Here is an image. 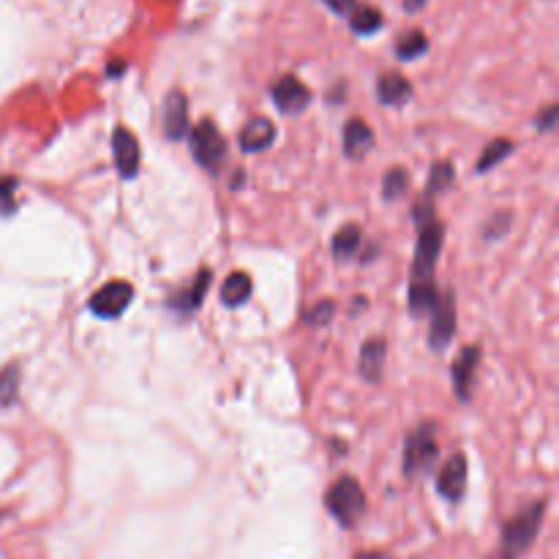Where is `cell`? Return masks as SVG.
Listing matches in <instances>:
<instances>
[{"instance_id": "9", "label": "cell", "mask_w": 559, "mask_h": 559, "mask_svg": "<svg viewBox=\"0 0 559 559\" xmlns=\"http://www.w3.org/2000/svg\"><path fill=\"white\" fill-rule=\"evenodd\" d=\"M112 156L120 178L131 180L140 173V142L126 126H115L112 131Z\"/></svg>"}, {"instance_id": "25", "label": "cell", "mask_w": 559, "mask_h": 559, "mask_svg": "<svg viewBox=\"0 0 559 559\" xmlns=\"http://www.w3.org/2000/svg\"><path fill=\"white\" fill-rule=\"evenodd\" d=\"M453 180H456V169H453V164L451 162H437L435 169H431V178H429V183H426L424 191H426V194L437 197L440 191L451 189Z\"/></svg>"}, {"instance_id": "5", "label": "cell", "mask_w": 559, "mask_h": 559, "mask_svg": "<svg viewBox=\"0 0 559 559\" xmlns=\"http://www.w3.org/2000/svg\"><path fill=\"white\" fill-rule=\"evenodd\" d=\"M437 453H440V442H437V426L435 424H420L413 435L404 442V462L402 473L404 478H418L420 473L431 467L437 462Z\"/></svg>"}, {"instance_id": "4", "label": "cell", "mask_w": 559, "mask_h": 559, "mask_svg": "<svg viewBox=\"0 0 559 559\" xmlns=\"http://www.w3.org/2000/svg\"><path fill=\"white\" fill-rule=\"evenodd\" d=\"M186 136L191 142V153H194L197 164L216 175L227 162V140L218 131V126L213 120H202V123L191 126Z\"/></svg>"}, {"instance_id": "21", "label": "cell", "mask_w": 559, "mask_h": 559, "mask_svg": "<svg viewBox=\"0 0 559 559\" xmlns=\"http://www.w3.org/2000/svg\"><path fill=\"white\" fill-rule=\"evenodd\" d=\"M382 14L377 9H371V5H355L353 11H349V27H353V33H358V36H371V33H377L382 27Z\"/></svg>"}, {"instance_id": "16", "label": "cell", "mask_w": 559, "mask_h": 559, "mask_svg": "<svg viewBox=\"0 0 559 559\" xmlns=\"http://www.w3.org/2000/svg\"><path fill=\"white\" fill-rule=\"evenodd\" d=\"M377 98H380V104H385V107H402L404 102L413 98V82L404 74H399V71H388V74H382L380 82H377Z\"/></svg>"}, {"instance_id": "19", "label": "cell", "mask_w": 559, "mask_h": 559, "mask_svg": "<svg viewBox=\"0 0 559 559\" xmlns=\"http://www.w3.org/2000/svg\"><path fill=\"white\" fill-rule=\"evenodd\" d=\"M20 385H22V366L16 364H5L0 369V407L9 409L20 402Z\"/></svg>"}, {"instance_id": "33", "label": "cell", "mask_w": 559, "mask_h": 559, "mask_svg": "<svg viewBox=\"0 0 559 559\" xmlns=\"http://www.w3.org/2000/svg\"><path fill=\"white\" fill-rule=\"evenodd\" d=\"M120 71H126V63H112V66H109V74H120Z\"/></svg>"}, {"instance_id": "8", "label": "cell", "mask_w": 559, "mask_h": 559, "mask_svg": "<svg viewBox=\"0 0 559 559\" xmlns=\"http://www.w3.org/2000/svg\"><path fill=\"white\" fill-rule=\"evenodd\" d=\"M271 96L284 115H298L311 104V91L298 80V76H293V74H287V76H282V80L273 82Z\"/></svg>"}, {"instance_id": "14", "label": "cell", "mask_w": 559, "mask_h": 559, "mask_svg": "<svg viewBox=\"0 0 559 559\" xmlns=\"http://www.w3.org/2000/svg\"><path fill=\"white\" fill-rule=\"evenodd\" d=\"M240 151L243 153H262L276 142V126H273L271 118H251L249 123L243 126L238 136Z\"/></svg>"}, {"instance_id": "10", "label": "cell", "mask_w": 559, "mask_h": 559, "mask_svg": "<svg viewBox=\"0 0 559 559\" xmlns=\"http://www.w3.org/2000/svg\"><path fill=\"white\" fill-rule=\"evenodd\" d=\"M480 347L478 344H469V347L462 349L456 360H453V388H456V396L459 402H469L473 399V388H475V374H478V366H480Z\"/></svg>"}, {"instance_id": "17", "label": "cell", "mask_w": 559, "mask_h": 559, "mask_svg": "<svg viewBox=\"0 0 559 559\" xmlns=\"http://www.w3.org/2000/svg\"><path fill=\"white\" fill-rule=\"evenodd\" d=\"M371 147H374V131L366 120L353 118L344 126V153L349 158H364L369 156Z\"/></svg>"}, {"instance_id": "3", "label": "cell", "mask_w": 559, "mask_h": 559, "mask_svg": "<svg viewBox=\"0 0 559 559\" xmlns=\"http://www.w3.org/2000/svg\"><path fill=\"white\" fill-rule=\"evenodd\" d=\"M325 508L344 530H353L366 513V495L364 486L353 478V475H342L336 484L328 489Z\"/></svg>"}, {"instance_id": "7", "label": "cell", "mask_w": 559, "mask_h": 559, "mask_svg": "<svg viewBox=\"0 0 559 559\" xmlns=\"http://www.w3.org/2000/svg\"><path fill=\"white\" fill-rule=\"evenodd\" d=\"M453 336H456V298H453V293H445L431 309L429 344L437 353H442L453 342Z\"/></svg>"}, {"instance_id": "32", "label": "cell", "mask_w": 559, "mask_h": 559, "mask_svg": "<svg viewBox=\"0 0 559 559\" xmlns=\"http://www.w3.org/2000/svg\"><path fill=\"white\" fill-rule=\"evenodd\" d=\"M426 5V0H404V9L407 11H420Z\"/></svg>"}, {"instance_id": "18", "label": "cell", "mask_w": 559, "mask_h": 559, "mask_svg": "<svg viewBox=\"0 0 559 559\" xmlns=\"http://www.w3.org/2000/svg\"><path fill=\"white\" fill-rule=\"evenodd\" d=\"M251 289H254V284H251L249 273H243V271L229 273L227 282H224V287H222L224 306H229V309H238V306H243L246 300L251 298Z\"/></svg>"}, {"instance_id": "13", "label": "cell", "mask_w": 559, "mask_h": 559, "mask_svg": "<svg viewBox=\"0 0 559 559\" xmlns=\"http://www.w3.org/2000/svg\"><path fill=\"white\" fill-rule=\"evenodd\" d=\"M211 278H213L211 271H200V273H197V278L189 284V287H183V289H180V293H175L173 298L167 300L169 309L178 311L180 317H191V314H194V311L202 306V300H205L207 287H211Z\"/></svg>"}, {"instance_id": "29", "label": "cell", "mask_w": 559, "mask_h": 559, "mask_svg": "<svg viewBox=\"0 0 559 559\" xmlns=\"http://www.w3.org/2000/svg\"><path fill=\"white\" fill-rule=\"evenodd\" d=\"M557 118H559V107L557 104H549V107L544 109V112L535 118V129L538 131H551L557 126Z\"/></svg>"}, {"instance_id": "1", "label": "cell", "mask_w": 559, "mask_h": 559, "mask_svg": "<svg viewBox=\"0 0 559 559\" xmlns=\"http://www.w3.org/2000/svg\"><path fill=\"white\" fill-rule=\"evenodd\" d=\"M435 200L437 197L426 194L424 191V197H420L413 207L415 224H418V246H415L407 304L415 317L431 314L437 298H440L435 284V273H437V262H440L442 240H445V224L437 218Z\"/></svg>"}, {"instance_id": "28", "label": "cell", "mask_w": 559, "mask_h": 559, "mask_svg": "<svg viewBox=\"0 0 559 559\" xmlns=\"http://www.w3.org/2000/svg\"><path fill=\"white\" fill-rule=\"evenodd\" d=\"M508 227H511V213H497L489 222V227H486V240L502 238L508 233Z\"/></svg>"}, {"instance_id": "11", "label": "cell", "mask_w": 559, "mask_h": 559, "mask_svg": "<svg viewBox=\"0 0 559 559\" xmlns=\"http://www.w3.org/2000/svg\"><path fill=\"white\" fill-rule=\"evenodd\" d=\"M437 491L445 497L448 502H459L467 495V456L464 453H453L445 462V467L437 475Z\"/></svg>"}, {"instance_id": "12", "label": "cell", "mask_w": 559, "mask_h": 559, "mask_svg": "<svg viewBox=\"0 0 559 559\" xmlns=\"http://www.w3.org/2000/svg\"><path fill=\"white\" fill-rule=\"evenodd\" d=\"M189 98L183 91H169L164 98V136L173 142L189 134Z\"/></svg>"}, {"instance_id": "23", "label": "cell", "mask_w": 559, "mask_h": 559, "mask_svg": "<svg viewBox=\"0 0 559 559\" xmlns=\"http://www.w3.org/2000/svg\"><path fill=\"white\" fill-rule=\"evenodd\" d=\"M513 151H516V147H513L511 140L489 142V145L484 147V156H480V162H478V173L484 175V173H489V169H495L497 164L506 162Z\"/></svg>"}, {"instance_id": "31", "label": "cell", "mask_w": 559, "mask_h": 559, "mask_svg": "<svg viewBox=\"0 0 559 559\" xmlns=\"http://www.w3.org/2000/svg\"><path fill=\"white\" fill-rule=\"evenodd\" d=\"M355 559H396V557H391L388 551H358Z\"/></svg>"}, {"instance_id": "20", "label": "cell", "mask_w": 559, "mask_h": 559, "mask_svg": "<svg viewBox=\"0 0 559 559\" xmlns=\"http://www.w3.org/2000/svg\"><path fill=\"white\" fill-rule=\"evenodd\" d=\"M360 243H364V229L358 224H344L336 235H333V254L338 260H349V257L358 254Z\"/></svg>"}, {"instance_id": "30", "label": "cell", "mask_w": 559, "mask_h": 559, "mask_svg": "<svg viewBox=\"0 0 559 559\" xmlns=\"http://www.w3.org/2000/svg\"><path fill=\"white\" fill-rule=\"evenodd\" d=\"M325 5L333 11V14L349 16V11H353L358 3H355V0H325Z\"/></svg>"}, {"instance_id": "24", "label": "cell", "mask_w": 559, "mask_h": 559, "mask_svg": "<svg viewBox=\"0 0 559 559\" xmlns=\"http://www.w3.org/2000/svg\"><path fill=\"white\" fill-rule=\"evenodd\" d=\"M426 49H429V38H426L420 31L404 33V36H399V41H396V55L402 60L420 58V55H424Z\"/></svg>"}, {"instance_id": "2", "label": "cell", "mask_w": 559, "mask_h": 559, "mask_svg": "<svg viewBox=\"0 0 559 559\" xmlns=\"http://www.w3.org/2000/svg\"><path fill=\"white\" fill-rule=\"evenodd\" d=\"M546 506H549V502L538 500L533 502V506L524 508L522 513H516V516L502 527L500 551H497L491 559H522L527 555L530 546H533L535 538H538L540 527H544Z\"/></svg>"}, {"instance_id": "27", "label": "cell", "mask_w": 559, "mask_h": 559, "mask_svg": "<svg viewBox=\"0 0 559 559\" xmlns=\"http://www.w3.org/2000/svg\"><path fill=\"white\" fill-rule=\"evenodd\" d=\"M333 311H336L333 300H320L314 309L306 311V322H309V325H328L333 317Z\"/></svg>"}, {"instance_id": "15", "label": "cell", "mask_w": 559, "mask_h": 559, "mask_svg": "<svg viewBox=\"0 0 559 559\" xmlns=\"http://www.w3.org/2000/svg\"><path fill=\"white\" fill-rule=\"evenodd\" d=\"M385 360H388V344L385 338L374 336L360 347V374L366 382L377 385L385 374Z\"/></svg>"}, {"instance_id": "22", "label": "cell", "mask_w": 559, "mask_h": 559, "mask_svg": "<svg viewBox=\"0 0 559 559\" xmlns=\"http://www.w3.org/2000/svg\"><path fill=\"white\" fill-rule=\"evenodd\" d=\"M409 191V175L404 167H393L391 173L382 178V197H385L388 202H399L402 197H407Z\"/></svg>"}, {"instance_id": "6", "label": "cell", "mask_w": 559, "mask_h": 559, "mask_svg": "<svg viewBox=\"0 0 559 559\" xmlns=\"http://www.w3.org/2000/svg\"><path fill=\"white\" fill-rule=\"evenodd\" d=\"M131 300H134V287L123 282V278H115V282H107L102 289L91 295L87 309L96 317H102V320H118L129 309Z\"/></svg>"}, {"instance_id": "26", "label": "cell", "mask_w": 559, "mask_h": 559, "mask_svg": "<svg viewBox=\"0 0 559 559\" xmlns=\"http://www.w3.org/2000/svg\"><path fill=\"white\" fill-rule=\"evenodd\" d=\"M16 186H20V180L11 178V175H0V216H11L16 211Z\"/></svg>"}]
</instances>
